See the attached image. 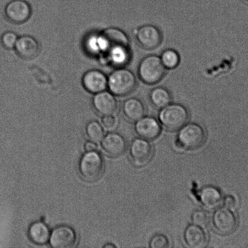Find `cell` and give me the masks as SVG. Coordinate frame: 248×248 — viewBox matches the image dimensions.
<instances>
[{"mask_svg":"<svg viewBox=\"0 0 248 248\" xmlns=\"http://www.w3.org/2000/svg\"><path fill=\"white\" fill-rule=\"evenodd\" d=\"M134 130L140 138L147 140H154L161 133L162 128L156 119L151 116H143L135 121Z\"/></svg>","mask_w":248,"mask_h":248,"instance_id":"12","label":"cell"},{"mask_svg":"<svg viewBox=\"0 0 248 248\" xmlns=\"http://www.w3.org/2000/svg\"><path fill=\"white\" fill-rule=\"evenodd\" d=\"M214 227L223 235L234 232L238 225L236 216L230 208L220 207L215 211L213 216Z\"/></svg>","mask_w":248,"mask_h":248,"instance_id":"7","label":"cell"},{"mask_svg":"<svg viewBox=\"0 0 248 248\" xmlns=\"http://www.w3.org/2000/svg\"><path fill=\"white\" fill-rule=\"evenodd\" d=\"M223 200L222 192L217 187L206 186L201 189L199 201L204 207L208 210L218 208Z\"/></svg>","mask_w":248,"mask_h":248,"instance_id":"18","label":"cell"},{"mask_svg":"<svg viewBox=\"0 0 248 248\" xmlns=\"http://www.w3.org/2000/svg\"><path fill=\"white\" fill-rule=\"evenodd\" d=\"M85 150L87 152H96L97 150V145L96 142L91 141V142H87L84 145Z\"/></svg>","mask_w":248,"mask_h":248,"instance_id":"29","label":"cell"},{"mask_svg":"<svg viewBox=\"0 0 248 248\" xmlns=\"http://www.w3.org/2000/svg\"><path fill=\"white\" fill-rule=\"evenodd\" d=\"M123 113L126 117L132 121H137L145 115L144 104L137 98H132L125 101L123 106Z\"/></svg>","mask_w":248,"mask_h":248,"instance_id":"19","label":"cell"},{"mask_svg":"<svg viewBox=\"0 0 248 248\" xmlns=\"http://www.w3.org/2000/svg\"><path fill=\"white\" fill-rule=\"evenodd\" d=\"M222 201L225 207L232 209L237 205V199L231 194L225 196Z\"/></svg>","mask_w":248,"mask_h":248,"instance_id":"27","label":"cell"},{"mask_svg":"<svg viewBox=\"0 0 248 248\" xmlns=\"http://www.w3.org/2000/svg\"><path fill=\"white\" fill-rule=\"evenodd\" d=\"M189 112L185 107L179 104H169L161 108L159 114L160 123L169 130H180L189 120Z\"/></svg>","mask_w":248,"mask_h":248,"instance_id":"4","label":"cell"},{"mask_svg":"<svg viewBox=\"0 0 248 248\" xmlns=\"http://www.w3.org/2000/svg\"><path fill=\"white\" fill-rule=\"evenodd\" d=\"M191 219L193 224L204 228L208 224L209 216L205 211L197 210L192 215Z\"/></svg>","mask_w":248,"mask_h":248,"instance_id":"24","label":"cell"},{"mask_svg":"<svg viewBox=\"0 0 248 248\" xmlns=\"http://www.w3.org/2000/svg\"><path fill=\"white\" fill-rule=\"evenodd\" d=\"M165 71L166 68L162 64L160 58L156 55H149L143 58L138 65V76L147 84H155L161 81Z\"/></svg>","mask_w":248,"mask_h":248,"instance_id":"5","label":"cell"},{"mask_svg":"<svg viewBox=\"0 0 248 248\" xmlns=\"http://www.w3.org/2000/svg\"><path fill=\"white\" fill-rule=\"evenodd\" d=\"M18 36L13 31H6L1 36V43L2 46L7 49H12L16 46Z\"/></svg>","mask_w":248,"mask_h":248,"instance_id":"26","label":"cell"},{"mask_svg":"<svg viewBox=\"0 0 248 248\" xmlns=\"http://www.w3.org/2000/svg\"><path fill=\"white\" fill-rule=\"evenodd\" d=\"M130 153L133 164L136 167H143L152 159L153 147L149 140L136 138L131 143Z\"/></svg>","mask_w":248,"mask_h":248,"instance_id":"8","label":"cell"},{"mask_svg":"<svg viewBox=\"0 0 248 248\" xmlns=\"http://www.w3.org/2000/svg\"><path fill=\"white\" fill-rule=\"evenodd\" d=\"M50 244L54 248H70L77 242V235L74 230L68 226H60L50 233Z\"/></svg>","mask_w":248,"mask_h":248,"instance_id":"10","label":"cell"},{"mask_svg":"<svg viewBox=\"0 0 248 248\" xmlns=\"http://www.w3.org/2000/svg\"><path fill=\"white\" fill-rule=\"evenodd\" d=\"M82 83L89 93L97 94L105 91L108 87V78L103 72L92 70L84 75Z\"/></svg>","mask_w":248,"mask_h":248,"instance_id":"13","label":"cell"},{"mask_svg":"<svg viewBox=\"0 0 248 248\" xmlns=\"http://www.w3.org/2000/svg\"><path fill=\"white\" fill-rule=\"evenodd\" d=\"M160 58L162 64L167 69H175L178 66L181 62L179 53L173 49L165 50Z\"/></svg>","mask_w":248,"mask_h":248,"instance_id":"22","label":"cell"},{"mask_svg":"<svg viewBox=\"0 0 248 248\" xmlns=\"http://www.w3.org/2000/svg\"><path fill=\"white\" fill-rule=\"evenodd\" d=\"M150 103L155 108H162L171 102V94L168 90L159 87L152 90L149 94Z\"/></svg>","mask_w":248,"mask_h":248,"instance_id":"21","label":"cell"},{"mask_svg":"<svg viewBox=\"0 0 248 248\" xmlns=\"http://www.w3.org/2000/svg\"><path fill=\"white\" fill-rule=\"evenodd\" d=\"M135 35L138 44L145 49H154L162 43L161 31L150 24L140 27L136 31Z\"/></svg>","mask_w":248,"mask_h":248,"instance_id":"9","label":"cell"},{"mask_svg":"<svg viewBox=\"0 0 248 248\" xmlns=\"http://www.w3.org/2000/svg\"><path fill=\"white\" fill-rule=\"evenodd\" d=\"M102 148L111 156L117 157L125 153L127 142L122 135L116 133L108 134L102 140Z\"/></svg>","mask_w":248,"mask_h":248,"instance_id":"15","label":"cell"},{"mask_svg":"<svg viewBox=\"0 0 248 248\" xmlns=\"http://www.w3.org/2000/svg\"><path fill=\"white\" fill-rule=\"evenodd\" d=\"M169 247V238L163 234L154 235L149 242V247L151 248H166Z\"/></svg>","mask_w":248,"mask_h":248,"instance_id":"25","label":"cell"},{"mask_svg":"<svg viewBox=\"0 0 248 248\" xmlns=\"http://www.w3.org/2000/svg\"><path fill=\"white\" fill-rule=\"evenodd\" d=\"M186 244L191 248H203L208 244V237L202 227L189 225L184 233Z\"/></svg>","mask_w":248,"mask_h":248,"instance_id":"17","label":"cell"},{"mask_svg":"<svg viewBox=\"0 0 248 248\" xmlns=\"http://www.w3.org/2000/svg\"><path fill=\"white\" fill-rule=\"evenodd\" d=\"M103 158L98 152H87L83 155L79 163V170L82 176L89 181L98 180L104 171Z\"/></svg>","mask_w":248,"mask_h":248,"instance_id":"6","label":"cell"},{"mask_svg":"<svg viewBox=\"0 0 248 248\" xmlns=\"http://www.w3.org/2000/svg\"><path fill=\"white\" fill-rule=\"evenodd\" d=\"M86 133L90 140L94 142H101L104 137L103 127L97 121H91L86 126Z\"/></svg>","mask_w":248,"mask_h":248,"instance_id":"23","label":"cell"},{"mask_svg":"<svg viewBox=\"0 0 248 248\" xmlns=\"http://www.w3.org/2000/svg\"><path fill=\"white\" fill-rule=\"evenodd\" d=\"M101 49L108 54L116 64H126L129 58V38L120 29L111 28L106 29L99 37Z\"/></svg>","mask_w":248,"mask_h":248,"instance_id":"1","label":"cell"},{"mask_svg":"<svg viewBox=\"0 0 248 248\" xmlns=\"http://www.w3.org/2000/svg\"><path fill=\"white\" fill-rule=\"evenodd\" d=\"M116 245L113 244H110V243H109V244H107L103 247L104 248H116Z\"/></svg>","mask_w":248,"mask_h":248,"instance_id":"30","label":"cell"},{"mask_svg":"<svg viewBox=\"0 0 248 248\" xmlns=\"http://www.w3.org/2000/svg\"><path fill=\"white\" fill-rule=\"evenodd\" d=\"M206 139V131L202 126L189 123L180 129L174 147L179 152L198 149L205 142Z\"/></svg>","mask_w":248,"mask_h":248,"instance_id":"2","label":"cell"},{"mask_svg":"<svg viewBox=\"0 0 248 248\" xmlns=\"http://www.w3.org/2000/svg\"><path fill=\"white\" fill-rule=\"evenodd\" d=\"M92 103L97 112L104 116L113 115L117 110V101L110 92L103 91L96 94Z\"/></svg>","mask_w":248,"mask_h":248,"instance_id":"14","label":"cell"},{"mask_svg":"<svg viewBox=\"0 0 248 248\" xmlns=\"http://www.w3.org/2000/svg\"><path fill=\"white\" fill-rule=\"evenodd\" d=\"M102 124L107 128H113L116 125V119L112 115H105L102 118Z\"/></svg>","mask_w":248,"mask_h":248,"instance_id":"28","label":"cell"},{"mask_svg":"<svg viewBox=\"0 0 248 248\" xmlns=\"http://www.w3.org/2000/svg\"><path fill=\"white\" fill-rule=\"evenodd\" d=\"M245 1H248V0H245Z\"/></svg>","mask_w":248,"mask_h":248,"instance_id":"31","label":"cell"},{"mask_svg":"<svg viewBox=\"0 0 248 248\" xmlns=\"http://www.w3.org/2000/svg\"><path fill=\"white\" fill-rule=\"evenodd\" d=\"M29 235L35 244L45 245L47 244L50 239V228L44 222H36L33 223L29 228Z\"/></svg>","mask_w":248,"mask_h":248,"instance_id":"20","label":"cell"},{"mask_svg":"<svg viewBox=\"0 0 248 248\" xmlns=\"http://www.w3.org/2000/svg\"><path fill=\"white\" fill-rule=\"evenodd\" d=\"M30 5L24 0H13L7 4L5 14L12 23L21 24L28 20L31 16Z\"/></svg>","mask_w":248,"mask_h":248,"instance_id":"11","label":"cell"},{"mask_svg":"<svg viewBox=\"0 0 248 248\" xmlns=\"http://www.w3.org/2000/svg\"><path fill=\"white\" fill-rule=\"evenodd\" d=\"M137 86L135 75L131 70L124 68L116 69L112 72L108 78V88L114 95H128Z\"/></svg>","mask_w":248,"mask_h":248,"instance_id":"3","label":"cell"},{"mask_svg":"<svg viewBox=\"0 0 248 248\" xmlns=\"http://www.w3.org/2000/svg\"><path fill=\"white\" fill-rule=\"evenodd\" d=\"M15 48L17 54L25 60L33 59L40 52V46L37 41L30 36H23L18 38Z\"/></svg>","mask_w":248,"mask_h":248,"instance_id":"16","label":"cell"}]
</instances>
